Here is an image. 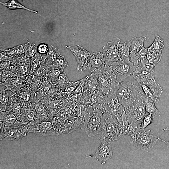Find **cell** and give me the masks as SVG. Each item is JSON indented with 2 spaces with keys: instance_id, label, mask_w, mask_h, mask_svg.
<instances>
[{
  "instance_id": "d4e9b609",
  "label": "cell",
  "mask_w": 169,
  "mask_h": 169,
  "mask_svg": "<svg viewBox=\"0 0 169 169\" xmlns=\"http://www.w3.org/2000/svg\"><path fill=\"white\" fill-rule=\"evenodd\" d=\"M2 51H4L9 54L17 55L22 54L25 52L24 45H20L11 49H3Z\"/></svg>"
},
{
  "instance_id": "9a60e30c",
  "label": "cell",
  "mask_w": 169,
  "mask_h": 169,
  "mask_svg": "<svg viewBox=\"0 0 169 169\" xmlns=\"http://www.w3.org/2000/svg\"><path fill=\"white\" fill-rule=\"evenodd\" d=\"M105 64L102 52H90V70L99 69Z\"/></svg>"
},
{
  "instance_id": "484cf974",
  "label": "cell",
  "mask_w": 169,
  "mask_h": 169,
  "mask_svg": "<svg viewBox=\"0 0 169 169\" xmlns=\"http://www.w3.org/2000/svg\"><path fill=\"white\" fill-rule=\"evenodd\" d=\"M24 50L26 56L28 57H31L33 56L37 51V48L33 44L28 42L24 45Z\"/></svg>"
},
{
  "instance_id": "ffe728a7",
  "label": "cell",
  "mask_w": 169,
  "mask_h": 169,
  "mask_svg": "<svg viewBox=\"0 0 169 169\" xmlns=\"http://www.w3.org/2000/svg\"><path fill=\"white\" fill-rule=\"evenodd\" d=\"M130 40H128L122 44H118V47L121 60L130 59Z\"/></svg>"
},
{
  "instance_id": "7c38bea8",
  "label": "cell",
  "mask_w": 169,
  "mask_h": 169,
  "mask_svg": "<svg viewBox=\"0 0 169 169\" xmlns=\"http://www.w3.org/2000/svg\"><path fill=\"white\" fill-rule=\"evenodd\" d=\"M101 140V143L98 147L95 154L89 156L94 157L97 160L102 164L111 158L113 152L111 147V141H107L105 139Z\"/></svg>"
},
{
  "instance_id": "f35d334b",
  "label": "cell",
  "mask_w": 169,
  "mask_h": 169,
  "mask_svg": "<svg viewBox=\"0 0 169 169\" xmlns=\"http://www.w3.org/2000/svg\"><path fill=\"white\" fill-rule=\"evenodd\" d=\"M9 54L4 51H2L0 53V61L2 62L8 60L9 58Z\"/></svg>"
},
{
  "instance_id": "52a82bcc",
  "label": "cell",
  "mask_w": 169,
  "mask_h": 169,
  "mask_svg": "<svg viewBox=\"0 0 169 169\" xmlns=\"http://www.w3.org/2000/svg\"><path fill=\"white\" fill-rule=\"evenodd\" d=\"M65 48L71 51L74 56L77 63V69L78 71L83 72L90 69V52L79 45L66 46Z\"/></svg>"
},
{
  "instance_id": "30bf717a",
  "label": "cell",
  "mask_w": 169,
  "mask_h": 169,
  "mask_svg": "<svg viewBox=\"0 0 169 169\" xmlns=\"http://www.w3.org/2000/svg\"><path fill=\"white\" fill-rule=\"evenodd\" d=\"M114 73L117 82L120 84L127 77L132 75L135 68L130 59L121 60L115 64L110 66Z\"/></svg>"
},
{
  "instance_id": "5b68a950",
  "label": "cell",
  "mask_w": 169,
  "mask_h": 169,
  "mask_svg": "<svg viewBox=\"0 0 169 169\" xmlns=\"http://www.w3.org/2000/svg\"><path fill=\"white\" fill-rule=\"evenodd\" d=\"M129 123H131L141 128L142 120L146 115L145 102L139 95L130 106L125 109Z\"/></svg>"
},
{
  "instance_id": "60d3db41",
  "label": "cell",
  "mask_w": 169,
  "mask_h": 169,
  "mask_svg": "<svg viewBox=\"0 0 169 169\" xmlns=\"http://www.w3.org/2000/svg\"><path fill=\"white\" fill-rule=\"evenodd\" d=\"M21 107L19 104L15 103L13 105V110L14 111L17 113H19L21 110Z\"/></svg>"
},
{
  "instance_id": "4dcf8cb0",
  "label": "cell",
  "mask_w": 169,
  "mask_h": 169,
  "mask_svg": "<svg viewBox=\"0 0 169 169\" xmlns=\"http://www.w3.org/2000/svg\"><path fill=\"white\" fill-rule=\"evenodd\" d=\"M29 65L25 64H20L17 68V71L23 74L26 75L29 71Z\"/></svg>"
},
{
  "instance_id": "74e56055",
  "label": "cell",
  "mask_w": 169,
  "mask_h": 169,
  "mask_svg": "<svg viewBox=\"0 0 169 169\" xmlns=\"http://www.w3.org/2000/svg\"><path fill=\"white\" fill-rule=\"evenodd\" d=\"M35 115V112L33 110H28L26 111V115L28 120H31L33 119Z\"/></svg>"
},
{
  "instance_id": "8992f818",
  "label": "cell",
  "mask_w": 169,
  "mask_h": 169,
  "mask_svg": "<svg viewBox=\"0 0 169 169\" xmlns=\"http://www.w3.org/2000/svg\"><path fill=\"white\" fill-rule=\"evenodd\" d=\"M142 96L151 99L155 103L158 102L163 90L156 81L155 78L137 82Z\"/></svg>"
},
{
  "instance_id": "8d00e7d4",
  "label": "cell",
  "mask_w": 169,
  "mask_h": 169,
  "mask_svg": "<svg viewBox=\"0 0 169 169\" xmlns=\"http://www.w3.org/2000/svg\"><path fill=\"white\" fill-rule=\"evenodd\" d=\"M34 109L37 113L39 114L43 113L44 110V105L41 103H37L34 106Z\"/></svg>"
},
{
  "instance_id": "277c9868",
  "label": "cell",
  "mask_w": 169,
  "mask_h": 169,
  "mask_svg": "<svg viewBox=\"0 0 169 169\" xmlns=\"http://www.w3.org/2000/svg\"><path fill=\"white\" fill-rule=\"evenodd\" d=\"M150 130L145 131L144 129L138 131L133 138L130 143L142 151L148 152L151 151L159 141L158 134H150Z\"/></svg>"
},
{
  "instance_id": "e575fe53",
  "label": "cell",
  "mask_w": 169,
  "mask_h": 169,
  "mask_svg": "<svg viewBox=\"0 0 169 169\" xmlns=\"http://www.w3.org/2000/svg\"><path fill=\"white\" fill-rule=\"evenodd\" d=\"M59 84L60 85H64L69 81L65 73L63 70L62 73L59 75L57 79Z\"/></svg>"
},
{
  "instance_id": "5bb4252c",
  "label": "cell",
  "mask_w": 169,
  "mask_h": 169,
  "mask_svg": "<svg viewBox=\"0 0 169 169\" xmlns=\"http://www.w3.org/2000/svg\"><path fill=\"white\" fill-rule=\"evenodd\" d=\"M84 122V119L79 116L69 118L66 120L64 123L63 132L70 133L77 130Z\"/></svg>"
},
{
  "instance_id": "d6986e66",
  "label": "cell",
  "mask_w": 169,
  "mask_h": 169,
  "mask_svg": "<svg viewBox=\"0 0 169 169\" xmlns=\"http://www.w3.org/2000/svg\"><path fill=\"white\" fill-rule=\"evenodd\" d=\"M142 98L145 102L146 113L151 114L153 116L161 115L160 112L156 107L153 101L146 97L143 96Z\"/></svg>"
},
{
  "instance_id": "2e32d148",
  "label": "cell",
  "mask_w": 169,
  "mask_h": 169,
  "mask_svg": "<svg viewBox=\"0 0 169 169\" xmlns=\"http://www.w3.org/2000/svg\"><path fill=\"white\" fill-rule=\"evenodd\" d=\"M107 98L102 92L99 90L92 95L90 100L94 108H100L102 111Z\"/></svg>"
},
{
  "instance_id": "d590c367",
  "label": "cell",
  "mask_w": 169,
  "mask_h": 169,
  "mask_svg": "<svg viewBox=\"0 0 169 169\" xmlns=\"http://www.w3.org/2000/svg\"><path fill=\"white\" fill-rule=\"evenodd\" d=\"M9 62L5 61L1 62L0 63V72L9 70L11 67Z\"/></svg>"
},
{
  "instance_id": "1f68e13d",
  "label": "cell",
  "mask_w": 169,
  "mask_h": 169,
  "mask_svg": "<svg viewBox=\"0 0 169 169\" xmlns=\"http://www.w3.org/2000/svg\"><path fill=\"white\" fill-rule=\"evenodd\" d=\"M49 50V48L48 45L44 43L40 44L37 47V51L40 54H45L48 52Z\"/></svg>"
},
{
  "instance_id": "8fae6325",
  "label": "cell",
  "mask_w": 169,
  "mask_h": 169,
  "mask_svg": "<svg viewBox=\"0 0 169 169\" xmlns=\"http://www.w3.org/2000/svg\"><path fill=\"white\" fill-rule=\"evenodd\" d=\"M101 133V140L108 138V141L112 142L120 138L118 120L116 117L111 115L106 119L104 127Z\"/></svg>"
},
{
  "instance_id": "f6af8a7d",
  "label": "cell",
  "mask_w": 169,
  "mask_h": 169,
  "mask_svg": "<svg viewBox=\"0 0 169 169\" xmlns=\"http://www.w3.org/2000/svg\"><path fill=\"white\" fill-rule=\"evenodd\" d=\"M165 130L168 131L169 132V128L167 127L166 128L164 129L163 131H164ZM159 141H162L165 142L169 146V141H168L167 142L165 141L162 140L161 139L160 137L159 138Z\"/></svg>"
},
{
  "instance_id": "ee69618b",
  "label": "cell",
  "mask_w": 169,
  "mask_h": 169,
  "mask_svg": "<svg viewBox=\"0 0 169 169\" xmlns=\"http://www.w3.org/2000/svg\"><path fill=\"white\" fill-rule=\"evenodd\" d=\"M63 112L65 114L68 115L70 114L71 112L70 109L67 107L64 108L63 109Z\"/></svg>"
},
{
  "instance_id": "836d02e7",
  "label": "cell",
  "mask_w": 169,
  "mask_h": 169,
  "mask_svg": "<svg viewBox=\"0 0 169 169\" xmlns=\"http://www.w3.org/2000/svg\"><path fill=\"white\" fill-rule=\"evenodd\" d=\"M52 125L49 122L44 121L38 125V128L43 131H49L51 129Z\"/></svg>"
},
{
  "instance_id": "ac0fdd59",
  "label": "cell",
  "mask_w": 169,
  "mask_h": 169,
  "mask_svg": "<svg viewBox=\"0 0 169 169\" xmlns=\"http://www.w3.org/2000/svg\"><path fill=\"white\" fill-rule=\"evenodd\" d=\"M164 47V40L158 34L155 35V39L151 45L147 48L148 51L154 53H161Z\"/></svg>"
},
{
  "instance_id": "83f0119b",
  "label": "cell",
  "mask_w": 169,
  "mask_h": 169,
  "mask_svg": "<svg viewBox=\"0 0 169 169\" xmlns=\"http://www.w3.org/2000/svg\"><path fill=\"white\" fill-rule=\"evenodd\" d=\"M153 116L151 114L146 115L142 120L141 129H144L147 126L153 122Z\"/></svg>"
},
{
  "instance_id": "4316f807",
  "label": "cell",
  "mask_w": 169,
  "mask_h": 169,
  "mask_svg": "<svg viewBox=\"0 0 169 169\" xmlns=\"http://www.w3.org/2000/svg\"><path fill=\"white\" fill-rule=\"evenodd\" d=\"M0 73L1 83L3 82L7 79L14 77V73L9 70L1 71Z\"/></svg>"
},
{
  "instance_id": "d6a6232c",
  "label": "cell",
  "mask_w": 169,
  "mask_h": 169,
  "mask_svg": "<svg viewBox=\"0 0 169 169\" xmlns=\"http://www.w3.org/2000/svg\"><path fill=\"white\" fill-rule=\"evenodd\" d=\"M63 70H61L53 68L50 73V75L53 81H55L58 79L60 74Z\"/></svg>"
},
{
  "instance_id": "603a6c76",
  "label": "cell",
  "mask_w": 169,
  "mask_h": 169,
  "mask_svg": "<svg viewBox=\"0 0 169 169\" xmlns=\"http://www.w3.org/2000/svg\"><path fill=\"white\" fill-rule=\"evenodd\" d=\"M161 53H154L149 52L146 59V64H150L155 66L161 60Z\"/></svg>"
},
{
  "instance_id": "e0dca14e",
  "label": "cell",
  "mask_w": 169,
  "mask_h": 169,
  "mask_svg": "<svg viewBox=\"0 0 169 169\" xmlns=\"http://www.w3.org/2000/svg\"><path fill=\"white\" fill-rule=\"evenodd\" d=\"M146 39V37L144 36L139 38L135 37L132 38L130 40L131 51L130 54H136L144 47V42Z\"/></svg>"
},
{
  "instance_id": "9c48e42d",
  "label": "cell",
  "mask_w": 169,
  "mask_h": 169,
  "mask_svg": "<svg viewBox=\"0 0 169 169\" xmlns=\"http://www.w3.org/2000/svg\"><path fill=\"white\" fill-rule=\"evenodd\" d=\"M125 111L124 107L114 94L107 98L102 111L106 119L111 115L119 118Z\"/></svg>"
},
{
  "instance_id": "6da1fadb",
  "label": "cell",
  "mask_w": 169,
  "mask_h": 169,
  "mask_svg": "<svg viewBox=\"0 0 169 169\" xmlns=\"http://www.w3.org/2000/svg\"><path fill=\"white\" fill-rule=\"evenodd\" d=\"M90 71L89 77L95 80L98 90L107 98L115 93L120 84L110 66L106 64L99 69Z\"/></svg>"
},
{
  "instance_id": "7a4b0ae2",
  "label": "cell",
  "mask_w": 169,
  "mask_h": 169,
  "mask_svg": "<svg viewBox=\"0 0 169 169\" xmlns=\"http://www.w3.org/2000/svg\"><path fill=\"white\" fill-rule=\"evenodd\" d=\"M106 120L102 110L94 108L84 118V128L88 136L92 137L101 133Z\"/></svg>"
},
{
  "instance_id": "f546056e",
  "label": "cell",
  "mask_w": 169,
  "mask_h": 169,
  "mask_svg": "<svg viewBox=\"0 0 169 169\" xmlns=\"http://www.w3.org/2000/svg\"><path fill=\"white\" fill-rule=\"evenodd\" d=\"M13 84L15 88L18 89L24 85V80L21 77L12 78Z\"/></svg>"
},
{
  "instance_id": "ba28073f",
  "label": "cell",
  "mask_w": 169,
  "mask_h": 169,
  "mask_svg": "<svg viewBox=\"0 0 169 169\" xmlns=\"http://www.w3.org/2000/svg\"><path fill=\"white\" fill-rule=\"evenodd\" d=\"M120 41V39L117 38L113 42H108L102 48L105 62L110 66L115 64L121 60L118 47Z\"/></svg>"
},
{
  "instance_id": "3957f363",
  "label": "cell",
  "mask_w": 169,
  "mask_h": 169,
  "mask_svg": "<svg viewBox=\"0 0 169 169\" xmlns=\"http://www.w3.org/2000/svg\"><path fill=\"white\" fill-rule=\"evenodd\" d=\"M133 82L124 81L119 84L115 94L120 102L126 109L131 105L139 95V89Z\"/></svg>"
},
{
  "instance_id": "b9f144b4",
  "label": "cell",
  "mask_w": 169,
  "mask_h": 169,
  "mask_svg": "<svg viewBox=\"0 0 169 169\" xmlns=\"http://www.w3.org/2000/svg\"><path fill=\"white\" fill-rule=\"evenodd\" d=\"M22 98L25 101L28 100L29 98L30 94L29 92H22Z\"/></svg>"
},
{
  "instance_id": "ab89813d",
  "label": "cell",
  "mask_w": 169,
  "mask_h": 169,
  "mask_svg": "<svg viewBox=\"0 0 169 169\" xmlns=\"http://www.w3.org/2000/svg\"><path fill=\"white\" fill-rule=\"evenodd\" d=\"M16 118L15 116L13 114H10L8 115L6 118V120L7 122L9 123L13 122L16 120Z\"/></svg>"
},
{
  "instance_id": "f1b7e54d",
  "label": "cell",
  "mask_w": 169,
  "mask_h": 169,
  "mask_svg": "<svg viewBox=\"0 0 169 169\" xmlns=\"http://www.w3.org/2000/svg\"><path fill=\"white\" fill-rule=\"evenodd\" d=\"M0 100L1 103V108L3 107V109L4 110V106L6 107L8 101V96L4 90H0Z\"/></svg>"
},
{
  "instance_id": "4fadbf2b",
  "label": "cell",
  "mask_w": 169,
  "mask_h": 169,
  "mask_svg": "<svg viewBox=\"0 0 169 169\" xmlns=\"http://www.w3.org/2000/svg\"><path fill=\"white\" fill-rule=\"evenodd\" d=\"M155 68V66L150 64H140L135 66L132 76L137 82L154 78Z\"/></svg>"
},
{
  "instance_id": "cb8c5ba5",
  "label": "cell",
  "mask_w": 169,
  "mask_h": 169,
  "mask_svg": "<svg viewBox=\"0 0 169 169\" xmlns=\"http://www.w3.org/2000/svg\"><path fill=\"white\" fill-rule=\"evenodd\" d=\"M68 64L64 56L59 55L53 62V67L55 69L63 70L68 66Z\"/></svg>"
},
{
  "instance_id": "7402d4cb",
  "label": "cell",
  "mask_w": 169,
  "mask_h": 169,
  "mask_svg": "<svg viewBox=\"0 0 169 169\" xmlns=\"http://www.w3.org/2000/svg\"><path fill=\"white\" fill-rule=\"evenodd\" d=\"M117 119L119 135L120 138L125 135L126 131L129 125L125 111L122 116Z\"/></svg>"
},
{
  "instance_id": "44dd1931",
  "label": "cell",
  "mask_w": 169,
  "mask_h": 169,
  "mask_svg": "<svg viewBox=\"0 0 169 169\" xmlns=\"http://www.w3.org/2000/svg\"><path fill=\"white\" fill-rule=\"evenodd\" d=\"M0 3L2 5L7 7L9 10L21 9L36 13H38V11L31 10L25 7L20 3L17 0H9L6 3H3L0 1Z\"/></svg>"
},
{
  "instance_id": "7bdbcfd3",
  "label": "cell",
  "mask_w": 169,
  "mask_h": 169,
  "mask_svg": "<svg viewBox=\"0 0 169 169\" xmlns=\"http://www.w3.org/2000/svg\"><path fill=\"white\" fill-rule=\"evenodd\" d=\"M58 104L59 102L58 101H53L50 103V106L52 108H54L57 107Z\"/></svg>"
}]
</instances>
